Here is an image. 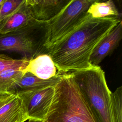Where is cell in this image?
<instances>
[{
    "mask_svg": "<svg viewBox=\"0 0 122 122\" xmlns=\"http://www.w3.org/2000/svg\"><path fill=\"white\" fill-rule=\"evenodd\" d=\"M121 21L120 17L97 19L89 15L79 26L47 51L59 73L92 67L90 59L94 49Z\"/></svg>",
    "mask_w": 122,
    "mask_h": 122,
    "instance_id": "1",
    "label": "cell"
},
{
    "mask_svg": "<svg viewBox=\"0 0 122 122\" xmlns=\"http://www.w3.org/2000/svg\"><path fill=\"white\" fill-rule=\"evenodd\" d=\"M41 122H95L70 73L62 74L55 85L51 104Z\"/></svg>",
    "mask_w": 122,
    "mask_h": 122,
    "instance_id": "2",
    "label": "cell"
},
{
    "mask_svg": "<svg viewBox=\"0 0 122 122\" xmlns=\"http://www.w3.org/2000/svg\"><path fill=\"white\" fill-rule=\"evenodd\" d=\"M77 83L95 122H113L111 93L99 66L69 72Z\"/></svg>",
    "mask_w": 122,
    "mask_h": 122,
    "instance_id": "3",
    "label": "cell"
},
{
    "mask_svg": "<svg viewBox=\"0 0 122 122\" xmlns=\"http://www.w3.org/2000/svg\"><path fill=\"white\" fill-rule=\"evenodd\" d=\"M94 0H71L55 17L43 24L42 45L47 51L79 26L89 16L88 9Z\"/></svg>",
    "mask_w": 122,
    "mask_h": 122,
    "instance_id": "4",
    "label": "cell"
},
{
    "mask_svg": "<svg viewBox=\"0 0 122 122\" xmlns=\"http://www.w3.org/2000/svg\"><path fill=\"white\" fill-rule=\"evenodd\" d=\"M42 24L0 34V51L16 52L23 55V58H33L36 54L38 46L32 36V31Z\"/></svg>",
    "mask_w": 122,
    "mask_h": 122,
    "instance_id": "5",
    "label": "cell"
},
{
    "mask_svg": "<svg viewBox=\"0 0 122 122\" xmlns=\"http://www.w3.org/2000/svg\"><path fill=\"white\" fill-rule=\"evenodd\" d=\"M54 86L17 94L29 121L41 122L43 120L53 97Z\"/></svg>",
    "mask_w": 122,
    "mask_h": 122,
    "instance_id": "6",
    "label": "cell"
},
{
    "mask_svg": "<svg viewBox=\"0 0 122 122\" xmlns=\"http://www.w3.org/2000/svg\"><path fill=\"white\" fill-rule=\"evenodd\" d=\"M69 0H25V3L33 18L44 23L58 15L68 4Z\"/></svg>",
    "mask_w": 122,
    "mask_h": 122,
    "instance_id": "7",
    "label": "cell"
},
{
    "mask_svg": "<svg viewBox=\"0 0 122 122\" xmlns=\"http://www.w3.org/2000/svg\"><path fill=\"white\" fill-rule=\"evenodd\" d=\"M122 37V22L114 27L97 44L90 59L92 66H99L102 60L118 46Z\"/></svg>",
    "mask_w": 122,
    "mask_h": 122,
    "instance_id": "8",
    "label": "cell"
},
{
    "mask_svg": "<svg viewBox=\"0 0 122 122\" xmlns=\"http://www.w3.org/2000/svg\"><path fill=\"white\" fill-rule=\"evenodd\" d=\"M28 120L20 99L15 94H0V122H24Z\"/></svg>",
    "mask_w": 122,
    "mask_h": 122,
    "instance_id": "9",
    "label": "cell"
},
{
    "mask_svg": "<svg viewBox=\"0 0 122 122\" xmlns=\"http://www.w3.org/2000/svg\"><path fill=\"white\" fill-rule=\"evenodd\" d=\"M62 74L58 75L48 80H42L37 78L30 72H25L22 77L8 90L7 92L17 95L20 93L53 87L60 81Z\"/></svg>",
    "mask_w": 122,
    "mask_h": 122,
    "instance_id": "10",
    "label": "cell"
},
{
    "mask_svg": "<svg viewBox=\"0 0 122 122\" xmlns=\"http://www.w3.org/2000/svg\"><path fill=\"white\" fill-rule=\"evenodd\" d=\"M25 0L12 14L0 23V34L43 24L37 22L33 18L25 5Z\"/></svg>",
    "mask_w": 122,
    "mask_h": 122,
    "instance_id": "11",
    "label": "cell"
},
{
    "mask_svg": "<svg viewBox=\"0 0 122 122\" xmlns=\"http://www.w3.org/2000/svg\"><path fill=\"white\" fill-rule=\"evenodd\" d=\"M23 71L30 72L42 80H48L61 74L48 53L40 54L30 59Z\"/></svg>",
    "mask_w": 122,
    "mask_h": 122,
    "instance_id": "12",
    "label": "cell"
},
{
    "mask_svg": "<svg viewBox=\"0 0 122 122\" xmlns=\"http://www.w3.org/2000/svg\"><path fill=\"white\" fill-rule=\"evenodd\" d=\"M87 13L97 19L120 16L114 2L111 0L102 2L95 0L89 6Z\"/></svg>",
    "mask_w": 122,
    "mask_h": 122,
    "instance_id": "13",
    "label": "cell"
},
{
    "mask_svg": "<svg viewBox=\"0 0 122 122\" xmlns=\"http://www.w3.org/2000/svg\"><path fill=\"white\" fill-rule=\"evenodd\" d=\"M24 72L21 69H9L0 73V94L7 92L8 90Z\"/></svg>",
    "mask_w": 122,
    "mask_h": 122,
    "instance_id": "14",
    "label": "cell"
},
{
    "mask_svg": "<svg viewBox=\"0 0 122 122\" xmlns=\"http://www.w3.org/2000/svg\"><path fill=\"white\" fill-rule=\"evenodd\" d=\"M113 122H122V86L111 93Z\"/></svg>",
    "mask_w": 122,
    "mask_h": 122,
    "instance_id": "15",
    "label": "cell"
},
{
    "mask_svg": "<svg viewBox=\"0 0 122 122\" xmlns=\"http://www.w3.org/2000/svg\"><path fill=\"white\" fill-rule=\"evenodd\" d=\"M30 59L22 58L14 59L3 54H0V73L9 69H21L24 70Z\"/></svg>",
    "mask_w": 122,
    "mask_h": 122,
    "instance_id": "16",
    "label": "cell"
},
{
    "mask_svg": "<svg viewBox=\"0 0 122 122\" xmlns=\"http://www.w3.org/2000/svg\"><path fill=\"white\" fill-rule=\"evenodd\" d=\"M24 0H5L0 8V23L12 14Z\"/></svg>",
    "mask_w": 122,
    "mask_h": 122,
    "instance_id": "17",
    "label": "cell"
},
{
    "mask_svg": "<svg viewBox=\"0 0 122 122\" xmlns=\"http://www.w3.org/2000/svg\"><path fill=\"white\" fill-rule=\"evenodd\" d=\"M5 0H0V5H2V4L4 3V2L5 1Z\"/></svg>",
    "mask_w": 122,
    "mask_h": 122,
    "instance_id": "18",
    "label": "cell"
},
{
    "mask_svg": "<svg viewBox=\"0 0 122 122\" xmlns=\"http://www.w3.org/2000/svg\"><path fill=\"white\" fill-rule=\"evenodd\" d=\"M1 5H0V7H1Z\"/></svg>",
    "mask_w": 122,
    "mask_h": 122,
    "instance_id": "19",
    "label": "cell"
},
{
    "mask_svg": "<svg viewBox=\"0 0 122 122\" xmlns=\"http://www.w3.org/2000/svg\"><path fill=\"white\" fill-rule=\"evenodd\" d=\"M28 122H29V121H28Z\"/></svg>",
    "mask_w": 122,
    "mask_h": 122,
    "instance_id": "20",
    "label": "cell"
}]
</instances>
